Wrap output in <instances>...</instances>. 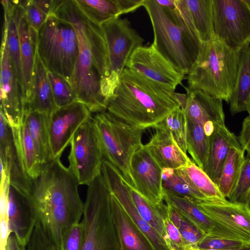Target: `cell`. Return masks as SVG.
Masks as SVG:
<instances>
[{"mask_svg":"<svg viewBox=\"0 0 250 250\" xmlns=\"http://www.w3.org/2000/svg\"><path fill=\"white\" fill-rule=\"evenodd\" d=\"M60 158L42 166L40 174L32 179L30 193L25 197L36 223L59 250L64 234L80 222L84 209L78 182Z\"/></svg>","mask_w":250,"mask_h":250,"instance_id":"obj_1","label":"cell"},{"mask_svg":"<svg viewBox=\"0 0 250 250\" xmlns=\"http://www.w3.org/2000/svg\"><path fill=\"white\" fill-rule=\"evenodd\" d=\"M187 95L151 81L125 67L106 111L134 127L154 128L171 112L184 109Z\"/></svg>","mask_w":250,"mask_h":250,"instance_id":"obj_2","label":"cell"},{"mask_svg":"<svg viewBox=\"0 0 250 250\" xmlns=\"http://www.w3.org/2000/svg\"><path fill=\"white\" fill-rule=\"evenodd\" d=\"M153 32L152 44L179 73L188 75L199 54L202 42L176 8L171 10L156 0H145Z\"/></svg>","mask_w":250,"mask_h":250,"instance_id":"obj_3","label":"cell"},{"mask_svg":"<svg viewBox=\"0 0 250 250\" xmlns=\"http://www.w3.org/2000/svg\"><path fill=\"white\" fill-rule=\"evenodd\" d=\"M239 51L214 39L202 42L188 74V89L201 91L229 103L235 87Z\"/></svg>","mask_w":250,"mask_h":250,"instance_id":"obj_4","label":"cell"},{"mask_svg":"<svg viewBox=\"0 0 250 250\" xmlns=\"http://www.w3.org/2000/svg\"><path fill=\"white\" fill-rule=\"evenodd\" d=\"M52 14L71 24L77 35L79 53L69 81L77 100L83 103L91 113L106 111L107 100L102 92V79L77 17L75 0H55Z\"/></svg>","mask_w":250,"mask_h":250,"instance_id":"obj_5","label":"cell"},{"mask_svg":"<svg viewBox=\"0 0 250 250\" xmlns=\"http://www.w3.org/2000/svg\"><path fill=\"white\" fill-rule=\"evenodd\" d=\"M184 109L187 121L188 152L203 169L209 150V139L216 129L225 124L222 100L197 90L186 88Z\"/></svg>","mask_w":250,"mask_h":250,"instance_id":"obj_6","label":"cell"},{"mask_svg":"<svg viewBox=\"0 0 250 250\" xmlns=\"http://www.w3.org/2000/svg\"><path fill=\"white\" fill-rule=\"evenodd\" d=\"M37 52L47 71L69 82L79 53L73 25L53 14L49 15L38 31Z\"/></svg>","mask_w":250,"mask_h":250,"instance_id":"obj_7","label":"cell"},{"mask_svg":"<svg viewBox=\"0 0 250 250\" xmlns=\"http://www.w3.org/2000/svg\"><path fill=\"white\" fill-rule=\"evenodd\" d=\"M111 195L102 174L88 186L82 221V250H121L111 214Z\"/></svg>","mask_w":250,"mask_h":250,"instance_id":"obj_8","label":"cell"},{"mask_svg":"<svg viewBox=\"0 0 250 250\" xmlns=\"http://www.w3.org/2000/svg\"><path fill=\"white\" fill-rule=\"evenodd\" d=\"M100 137L104 159L120 172L125 182L135 188L131 164L142 146L144 129L130 125L107 111L93 117Z\"/></svg>","mask_w":250,"mask_h":250,"instance_id":"obj_9","label":"cell"},{"mask_svg":"<svg viewBox=\"0 0 250 250\" xmlns=\"http://www.w3.org/2000/svg\"><path fill=\"white\" fill-rule=\"evenodd\" d=\"M69 168L79 185H87L101 174L104 161L99 132L91 116L78 129L70 143Z\"/></svg>","mask_w":250,"mask_h":250,"instance_id":"obj_10","label":"cell"},{"mask_svg":"<svg viewBox=\"0 0 250 250\" xmlns=\"http://www.w3.org/2000/svg\"><path fill=\"white\" fill-rule=\"evenodd\" d=\"M214 39L240 51L250 43V6L246 0H212Z\"/></svg>","mask_w":250,"mask_h":250,"instance_id":"obj_11","label":"cell"},{"mask_svg":"<svg viewBox=\"0 0 250 250\" xmlns=\"http://www.w3.org/2000/svg\"><path fill=\"white\" fill-rule=\"evenodd\" d=\"M106 41L110 69L107 80L117 86L133 52L143 46L144 39L126 18H114L100 25Z\"/></svg>","mask_w":250,"mask_h":250,"instance_id":"obj_12","label":"cell"},{"mask_svg":"<svg viewBox=\"0 0 250 250\" xmlns=\"http://www.w3.org/2000/svg\"><path fill=\"white\" fill-rule=\"evenodd\" d=\"M26 102L11 62L6 33L2 28L0 49V112L12 127L23 122Z\"/></svg>","mask_w":250,"mask_h":250,"instance_id":"obj_13","label":"cell"},{"mask_svg":"<svg viewBox=\"0 0 250 250\" xmlns=\"http://www.w3.org/2000/svg\"><path fill=\"white\" fill-rule=\"evenodd\" d=\"M0 121V164L10 185L26 197L31 191L32 179L26 170L19 128L12 127L1 112Z\"/></svg>","mask_w":250,"mask_h":250,"instance_id":"obj_14","label":"cell"},{"mask_svg":"<svg viewBox=\"0 0 250 250\" xmlns=\"http://www.w3.org/2000/svg\"><path fill=\"white\" fill-rule=\"evenodd\" d=\"M91 116L87 106L78 100L57 108L48 115L52 159L60 157L78 129Z\"/></svg>","mask_w":250,"mask_h":250,"instance_id":"obj_15","label":"cell"},{"mask_svg":"<svg viewBox=\"0 0 250 250\" xmlns=\"http://www.w3.org/2000/svg\"><path fill=\"white\" fill-rule=\"evenodd\" d=\"M126 67L174 90L182 83L184 78L152 44L137 48L129 58Z\"/></svg>","mask_w":250,"mask_h":250,"instance_id":"obj_16","label":"cell"},{"mask_svg":"<svg viewBox=\"0 0 250 250\" xmlns=\"http://www.w3.org/2000/svg\"><path fill=\"white\" fill-rule=\"evenodd\" d=\"M101 173L109 190L131 218L147 236L155 250H170L165 239L139 214L131 198L127 184L117 169L104 160Z\"/></svg>","mask_w":250,"mask_h":250,"instance_id":"obj_17","label":"cell"},{"mask_svg":"<svg viewBox=\"0 0 250 250\" xmlns=\"http://www.w3.org/2000/svg\"><path fill=\"white\" fill-rule=\"evenodd\" d=\"M194 200L209 217L250 244V211L245 204L232 202L227 198Z\"/></svg>","mask_w":250,"mask_h":250,"instance_id":"obj_18","label":"cell"},{"mask_svg":"<svg viewBox=\"0 0 250 250\" xmlns=\"http://www.w3.org/2000/svg\"><path fill=\"white\" fill-rule=\"evenodd\" d=\"M131 171L135 188L142 196L155 205L164 202L162 169L144 145L133 156Z\"/></svg>","mask_w":250,"mask_h":250,"instance_id":"obj_19","label":"cell"},{"mask_svg":"<svg viewBox=\"0 0 250 250\" xmlns=\"http://www.w3.org/2000/svg\"><path fill=\"white\" fill-rule=\"evenodd\" d=\"M20 46L26 104L32 93V81L37 52L38 31L30 26L24 16L20 1L13 0Z\"/></svg>","mask_w":250,"mask_h":250,"instance_id":"obj_20","label":"cell"},{"mask_svg":"<svg viewBox=\"0 0 250 250\" xmlns=\"http://www.w3.org/2000/svg\"><path fill=\"white\" fill-rule=\"evenodd\" d=\"M163 191L166 203L172 205L179 210L204 234L245 242L238 235L205 214L193 199L180 196L164 190Z\"/></svg>","mask_w":250,"mask_h":250,"instance_id":"obj_21","label":"cell"},{"mask_svg":"<svg viewBox=\"0 0 250 250\" xmlns=\"http://www.w3.org/2000/svg\"><path fill=\"white\" fill-rule=\"evenodd\" d=\"M154 129L150 141L144 145L148 152L162 169L184 167L190 158L178 146L169 129L161 123Z\"/></svg>","mask_w":250,"mask_h":250,"instance_id":"obj_22","label":"cell"},{"mask_svg":"<svg viewBox=\"0 0 250 250\" xmlns=\"http://www.w3.org/2000/svg\"><path fill=\"white\" fill-rule=\"evenodd\" d=\"M110 206L121 250H155L147 236L112 194Z\"/></svg>","mask_w":250,"mask_h":250,"instance_id":"obj_23","label":"cell"},{"mask_svg":"<svg viewBox=\"0 0 250 250\" xmlns=\"http://www.w3.org/2000/svg\"><path fill=\"white\" fill-rule=\"evenodd\" d=\"M177 9L202 42L214 39L212 0H176Z\"/></svg>","mask_w":250,"mask_h":250,"instance_id":"obj_24","label":"cell"},{"mask_svg":"<svg viewBox=\"0 0 250 250\" xmlns=\"http://www.w3.org/2000/svg\"><path fill=\"white\" fill-rule=\"evenodd\" d=\"M7 215L11 233L26 247L36 224L25 197L10 185Z\"/></svg>","mask_w":250,"mask_h":250,"instance_id":"obj_25","label":"cell"},{"mask_svg":"<svg viewBox=\"0 0 250 250\" xmlns=\"http://www.w3.org/2000/svg\"><path fill=\"white\" fill-rule=\"evenodd\" d=\"M240 145L238 137L225 124L220 125L210 137L208 154L203 168L217 185L230 148Z\"/></svg>","mask_w":250,"mask_h":250,"instance_id":"obj_26","label":"cell"},{"mask_svg":"<svg viewBox=\"0 0 250 250\" xmlns=\"http://www.w3.org/2000/svg\"><path fill=\"white\" fill-rule=\"evenodd\" d=\"M47 76V70L36 52L32 93L26 103V112H38L50 115L57 109Z\"/></svg>","mask_w":250,"mask_h":250,"instance_id":"obj_27","label":"cell"},{"mask_svg":"<svg viewBox=\"0 0 250 250\" xmlns=\"http://www.w3.org/2000/svg\"><path fill=\"white\" fill-rule=\"evenodd\" d=\"M229 110L232 115L250 112V46L239 51L238 67L234 89L230 98Z\"/></svg>","mask_w":250,"mask_h":250,"instance_id":"obj_28","label":"cell"},{"mask_svg":"<svg viewBox=\"0 0 250 250\" xmlns=\"http://www.w3.org/2000/svg\"><path fill=\"white\" fill-rule=\"evenodd\" d=\"M26 123L42 166L52 160L48 132V115L26 112Z\"/></svg>","mask_w":250,"mask_h":250,"instance_id":"obj_29","label":"cell"},{"mask_svg":"<svg viewBox=\"0 0 250 250\" xmlns=\"http://www.w3.org/2000/svg\"><path fill=\"white\" fill-rule=\"evenodd\" d=\"M80 10L90 21L101 25L128 13L125 0H75Z\"/></svg>","mask_w":250,"mask_h":250,"instance_id":"obj_30","label":"cell"},{"mask_svg":"<svg viewBox=\"0 0 250 250\" xmlns=\"http://www.w3.org/2000/svg\"><path fill=\"white\" fill-rule=\"evenodd\" d=\"M245 157V151L240 145L230 148L217 185L226 198L229 197L236 187Z\"/></svg>","mask_w":250,"mask_h":250,"instance_id":"obj_31","label":"cell"},{"mask_svg":"<svg viewBox=\"0 0 250 250\" xmlns=\"http://www.w3.org/2000/svg\"><path fill=\"white\" fill-rule=\"evenodd\" d=\"M162 176L164 190L193 199L207 198L195 187L182 167L163 168Z\"/></svg>","mask_w":250,"mask_h":250,"instance_id":"obj_32","label":"cell"},{"mask_svg":"<svg viewBox=\"0 0 250 250\" xmlns=\"http://www.w3.org/2000/svg\"><path fill=\"white\" fill-rule=\"evenodd\" d=\"M132 201L140 215L166 241V233L159 205H155L142 196L135 188L127 184Z\"/></svg>","mask_w":250,"mask_h":250,"instance_id":"obj_33","label":"cell"},{"mask_svg":"<svg viewBox=\"0 0 250 250\" xmlns=\"http://www.w3.org/2000/svg\"><path fill=\"white\" fill-rule=\"evenodd\" d=\"M19 137L22 156L27 173L32 179L39 176L42 165L28 127L23 121L19 127Z\"/></svg>","mask_w":250,"mask_h":250,"instance_id":"obj_34","label":"cell"},{"mask_svg":"<svg viewBox=\"0 0 250 250\" xmlns=\"http://www.w3.org/2000/svg\"><path fill=\"white\" fill-rule=\"evenodd\" d=\"M182 168L195 187L206 198H226L220 192L217 185L193 161L190 159Z\"/></svg>","mask_w":250,"mask_h":250,"instance_id":"obj_35","label":"cell"},{"mask_svg":"<svg viewBox=\"0 0 250 250\" xmlns=\"http://www.w3.org/2000/svg\"><path fill=\"white\" fill-rule=\"evenodd\" d=\"M161 123L167 127L182 151L187 155V121L185 111L179 107L171 112Z\"/></svg>","mask_w":250,"mask_h":250,"instance_id":"obj_36","label":"cell"},{"mask_svg":"<svg viewBox=\"0 0 250 250\" xmlns=\"http://www.w3.org/2000/svg\"><path fill=\"white\" fill-rule=\"evenodd\" d=\"M169 217L188 243L193 248L205 235L192 222L172 205L166 203Z\"/></svg>","mask_w":250,"mask_h":250,"instance_id":"obj_37","label":"cell"},{"mask_svg":"<svg viewBox=\"0 0 250 250\" xmlns=\"http://www.w3.org/2000/svg\"><path fill=\"white\" fill-rule=\"evenodd\" d=\"M47 76L53 100L57 108L65 106L77 100L70 83L66 79L48 71Z\"/></svg>","mask_w":250,"mask_h":250,"instance_id":"obj_38","label":"cell"},{"mask_svg":"<svg viewBox=\"0 0 250 250\" xmlns=\"http://www.w3.org/2000/svg\"><path fill=\"white\" fill-rule=\"evenodd\" d=\"M166 233L167 242L170 250H196L184 239L178 229L170 220L167 205L164 202L159 205Z\"/></svg>","mask_w":250,"mask_h":250,"instance_id":"obj_39","label":"cell"},{"mask_svg":"<svg viewBox=\"0 0 250 250\" xmlns=\"http://www.w3.org/2000/svg\"><path fill=\"white\" fill-rule=\"evenodd\" d=\"M250 189V157L247 155L236 187L228 198L229 201L245 204Z\"/></svg>","mask_w":250,"mask_h":250,"instance_id":"obj_40","label":"cell"},{"mask_svg":"<svg viewBox=\"0 0 250 250\" xmlns=\"http://www.w3.org/2000/svg\"><path fill=\"white\" fill-rule=\"evenodd\" d=\"M84 228L82 222L72 226L62 236L61 250H82Z\"/></svg>","mask_w":250,"mask_h":250,"instance_id":"obj_41","label":"cell"},{"mask_svg":"<svg viewBox=\"0 0 250 250\" xmlns=\"http://www.w3.org/2000/svg\"><path fill=\"white\" fill-rule=\"evenodd\" d=\"M249 244L239 240L227 239L210 235H205L198 243V250H223L242 247Z\"/></svg>","mask_w":250,"mask_h":250,"instance_id":"obj_42","label":"cell"},{"mask_svg":"<svg viewBox=\"0 0 250 250\" xmlns=\"http://www.w3.org/2000/svg\"><path fill=\"white\" fill-rule=\"evenodd\" d=\"M20 3L29 25L38 31L48 16L34 4L33 0H20Z\"/></svg>","mask_w":250,"mask_h":250,"instance_id":"obj_43","label":"cell"},{"mask_svg":"<svg viewBox=\"0 0 250 250\" xmlns=\"http://www.w3.org/2000/svg\"><path fill=\"white\" fill-rule=\"evenodd\" d=\"M26 250H59L36 223Z\"/></svg>","mask_w":250,"mask_h":250,"instance_id":"obj_44","label":"cell"},{"mask_svg":"<svg viewBox=\"0 0 250 250\" xmlns=\"http://www.w3.org/2000/svg\"><path fill=\"white\" fill-rule=\"evenodd\" d=\"M238 139L242 148L250 157V115L244 119Z\"/></svg>","mask_w":250,"mask_h":250,"instance_id":"obj_45","label":"cell"},{"mask_svg":"<svg viewBox=\"0 0 250 250\" xmlns=\"http://www.w3.org/2000/svg\"><path fill=\"white\" fill-rule=\"evenodd\" d=\"M0 220V250H4L8 238L11 233L8 218Z\"/></svg>","mask_w":250,"mask_h":250,"instance_id":"obj_46","label":"cell"},{"mask_svg":"<svg viewBox=\"0 0 250 250\" xmlns=\"http://www.w3.org/2000/svg\"><path fill=\"white\" fill-rule=\"evenodd\" d=\"M33 1L47 16L51 14L54 0H33Z\"/></svg>","mask_w":250,"mask_h":250,"instance_id":"obj_47","label":"cell"},{"mask_svg":"<svg viewBox=\"0 0 250 250\" xmlns=\"http://www.w3.org/2000/svg\"><path fill=\"white\" fill-rule=\"evenodd\" d=\"M25 248L18 242L13 234L11 233L8 238L4 250H26Z\"/></svg>","mask_w":250,"mask_h":250,"instance_id":"obj_48","label":"cell"},{"mask_svg":"<svg viewBox=\"0 0 250 250\" xmlns=\"http://www.w3.org/2000/svg\"><path fill=\"white\" fill-rule=\"evenodd\" d=\"M156 1L160 5L170 9L175 10L176 8V0H156Z\"/></svg>","mask_w":250,"mask_h":250,"instance_id":"obj_49","label":"cell"},{"mask_svg":"<svg viewBox=\"0 0 250 250\" xmlns=\"http://www.w3.org/2000/svg\"><path fill=\"white\" fill-rule=\"evenodd\" d=\"M223 250H250V244L245 245L242 247L236 248Z\"/></svg>","mask_w":250,"mask_h":250,"instance_id":"obj_50","label":"cell"},{"mask_svg":"<svg viewBox=\"0 0 250 250\" xmlns=\"http://www.w3.org/2000/svg\"><path fill=\"white\" fill-rule=\"evenodd\" d=\"M245 205L247 206L250 211V189L248 192Z\"/></svg>","mask_w":250,"mask_h":250,"instance_id":"obj_51","label":"cell"},{"mask_svg":"<svg viewBox=\"0 0 250 250\" xmlns=\"http://www.w3.org/2000/svg\"><path fill=\"white\" fill-rule=\"evenodd\" d=\"M249 115H250V112L249 113Z\"/></svg>","mask_w":250,"mask_h":250,"instance_id":"obj_52","label":"cell"},{"mask_svg":"<svg viewBox=\"0 0 250 250\" xmlns=\"http://www.w3.org/2000/svg\"><path fill=\"white\" fill-rule=\"evenodd\" d=\"M197 250H198V249Z\"/></svg>","mask_w":250,"mask_h":250,"instance_id":"obj_53","label":"cell"}]
</instances>
